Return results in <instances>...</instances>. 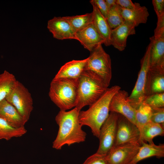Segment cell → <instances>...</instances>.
I'll list each match as a JSON object with an SVG mask.
<instances>
[{"label": "cell", "instance_id": "16", "mask_svg": "<svg viewBox=\"0 0 164 164\" xmlns=\"http://www.w3.org/2000/svg\"><path fill=\"white\" fill-rule=\"evenodd\" d=\"M88 58L82 60H73L62 66L54 79H78L83 72Z\"/></svg>", "mask_w": 164, "mask_h": 164}, {"label": "cell", "instance_id": "8", "mask_svg": "<svg viewBox=\"0 0 164 164\" xmlns=\"http://www.w3.org/2000/svg\"><path fill=\"white\" fill-rule=\"evenodd\" d=\"M118 114L110 112L108 117L101 126L97 154L106 155L114 146L116 135Z\"/></svg>", "mask_w": 164, "mask_h": 164}, {"label": "cell", "instance_id": "23", "mask_svg": "<svg viewBox=\"0 0 164 164\" xmlns=\"http://www.w3.org/2000/svg\"><path fill=\"white\" fill-rule=\"evenodd\" d=\"M24 126L15 128L0 118V139L8 141L13 138L21 137L27 132Z\"/></svg>", "mask_w": 164, "mask_h": 164}, {"label": "cell", "instance_id": "18", "mask_svg": "<svg viewBox=\"0 0 164 164\" xmlns=\"http://www.w3.org/2000/svg\"><path fill=\"white\" fill-rule=\"evenodd\" d=\"M0 118L15 128L24 126L26 123L15 108L5 99L0 103Z\"/></svg>", "mask_w": 164, "mask_h": 164}, {"label": "cell", "instance_id": "12", "mask_svg": "<svg viewBox=\"0 0 164 164\" xmlns=\"http://www.w3.org/2000/svg\"><path fill=\"white\" fill-rule=\"evenodd\" d=\"M47 27L55 39H75L76 32L65 16L54 17L48 21Z\"/></svg>", "mask_w": 164, "mask_h": 164}, {"label": "cell", "instance_id": "29", "mask_svg": "<svg viewBox=\"0 0 164 164\" xmlns=\"http://www.w3.org/2000/svg\"><path fill=\"white\" fill-rule=\"evenodd\" d=\"M152 108L151 121L164 127V107Z\"/></svg>", "mask_w": 164, "mask_h": 164}, {"label": "cell", "instance_id": "27", "mask_svg": "<svg viewBox=\"0 0 164 164\" xmlns=\"http://www.w3.org/2000/svg\"><path fill=\"white\" fill-rule=\"evenodd\" d=\"M106 19L112 29L120 26L125 21L122 14L121 8L117 4L109 10Z\"/></svg>", "mask_w": 164, "mask_h": 164}, {"label": "cell", "instance_id": "19", "mask_svg": "<svg viewBox=\"0 0 164 164\" xmlns=\"http://www.w3.org/2000/svg\"><path fill=\"white\" fill-rule=\"evenodd\" d=\"M152 156L158 158L164 156V144L157 145L154 143H142L138 151L129 164H137L139 161Z\"/></svg>", "mask_w": 164, "mask_h": 164}, {"label": "cell", "instance_id": "31", "mask_svg": "<svg viewBox=\"0 0 164 164\" xmlns=\"http://www.w3.org/2000/svg\"><path fill=\"white\" fill-rule=\"evenodd\" d=\"M98 10L106 19L109 9L104 0H93Z\"/></svg>", "mask_w": 164, "mask_h": 164}, {"label": "cell", "instance_id": "20", "mask_svg": "<svg viewBox=\"0 0 164 164\" xmlns=\"http://www.w3.org/2000/svg\"><path fill=\"white\" fill-rule=\"evenodd\" d=\"M90 2L93 8V23L95 28L104 40V44L106 46L111 45L110 36L112 29L106 19L99 12L93 1Z\"/></svg>", "mask_w": 164, "mask_h": 164}, {"label": "cell", "instance_id": "11", "mask_svg": "<svg viewBox=\"0 0 164 164\" xmlns=\"http://www.w3.org/2000/svg\"><path fill=\"white\" fill-rule=\"evenodd\" d=\"M128 96L126 91L121 89L118 91L111 100L109 111L110 112L122 115L136 125V109L128 101Z\"/></svg>", "mask_w": 164, "mask_h": 164}, {"label": "cell", "instance_id": "25", "mask_svg": "<svg viewBox=\"0 0 164 164\" xmlns=\"http://www.w3.org/2000/svg\"><path fill=\"white\" fill-rule=\"evenodd\" d=\"M65 17L76 32L93 22L92 12L84 15Z\"/></svg>", "mask_w": 164, "mask_h": 164}, {"label": "cell", "instance_id": "13", "mask_svg": "<svg viewBox=\"0 0 164 164\" xmlns=\"http://www.w3.org/2000/svg\"><path fill=\"white\" fill-rule=\"evenodd\" d=\"M75 39L78 41L84 48L90 52L98 45L104 43V39L96 29L93 22L76 32Z\"/></svg>", "mask_w": 164, "mask_h": 164}, {"label": "cell", "instance_id": "9", "mask_svg": "<svg viewBox=\"0 0 164 164\" xmlns=\"http://www.w3.org/2000/svg\"><path fill=\"white\" fill-rule=\"evenodd\" d=\"M118 115L114 146L129 142L139 143L140 132L136 125L122 115Z\"/></svg>", "mask_w": 164, "mask_h": 164}, {"label": "cell", "instance_id": "3", "mask_svg": "<svg viewBox=\"0 0 164 164\" xmlns=\"http://www.w3.org/2000/svg\"><path fill=\"white\" fill-rule=\"evenodd\" d=\"M108 87L98 76L84 70L78 79L77 99L75 107L80 111L84 107L90 106L103 94Z\"/></svg>", "mask_w": 164, "mask_h": 164}, {"label": "cell", "instance_id": "2", "mask_svg": "<svg viewBox=\"0 0 164 164\" xmlns=\"http://www.w3.org/2000/svg\"><path fill=\"white\" fill-rule=\"evenodd\" d=\"M121 87L114 85L108 88L103 94L85 111H80L79 120L83 126L91 128L93 135L98 138L101 128L108 117L111 100Z\"/></svg>", "mask_w": 164, "mask_h": 164}, {"label": "cell", "instance_id": "4", "mask_svg": "<svg viewBox=\"0 0 164 164\" xmlns=\"http://www.w3.org/2000/svg\"><path fill=\"white\" fill-rule=\"evenodd\" d=\"M78 79L53 78L51 82L49 95L60 110L66 111L75 107Z\"/></svg>", "mask_w": 164, "mask_h": 164}, {"label": "cell", "instance_id": "17", "mask_svg": "<svg viewBox=\"0 0 164 164\" xmlns=\"http://www.w3.org/2000/svg\"><path fill=\"white\" fill-rule=\"evenodd\" d=\"M163 92L164 70L149 69L147 74L145 87L146 97Z\"/></svg>", "mask_w": 164, "mask_h": 164}, {"label": "cell", "instance_id": "35", "mask_svg": "<svg viewBox=\"0 0 164 164\" xmlns=\"http://www.w3.org/2000/svg\"><path fill=\"white\" fill-rule=\"evenodd\" d=\"M105 1L109 10L116 4V0H105Z\"/></svg>", "mask_w": 164, "mask_h": 164}, {"label": "cell", "instance_id": "1", "mask_svg": "<svg viewBox=\"0 0 164 164\" xmlns=\"http://www.w3.org/2000/svg\"><path fill=\"white\" fill-rule=\"evenodd\" d=\"M80 111L75 107L69 111L60 110L56 116L55 120L59 128L53 142V148L60 150L65 145L70 146L85 141L87 134L79 121Z\"/></svg>", "mask_w": 164, "mask_h": 164}, {"label": "cell", "instance_id": "30", "mask_svg": "<svg viewBox=\"0 0 164 164\" xmlns=\"http://www.w3.org/2000/svg\"><path fill=\"white\" fill-rule=\"evenodd\" d=\"M83 164H109L106 155H100L97 153L89 157Z\"/></svg>", "mask_w": 164, "mask_h": 164}, {"label": "cell", "instance_id": "34", "mask_svg": "<svg viewBox=\"0 0 164 164\" xmlns=\"http://www.w3.org/2000/svg\"><path fill=\"white\" fill-rule=\"evenodd\" d=\"M157 18V26L154 30V36L164 34V14Z\"/></svg>", "mask_w": 164, "mask_h": 164}, {"label": "cell", "instance_id": "21", "mask_svg": "<svg viewBox=\"0 0 164 164\" xmlns=\"http://www.w3.org/2000/svg\"><path fill=\"white\" fill-rule=\"evenodd\" d=\"M121 10L125 21L132 23L135 27L140 24L145 23L149 15L147 8L145 6H141L138 3L134 9L127 10L121 8Z\"/></svg>", "mask_w": 164, "mask_h": 164}, {"label": "cell", "instance_id": "28", "mask_svg": "<svg viewBox=\"0 0 164 164\" xmlns=\"http://www.w3.org/2000/svg\"><path fill=\"white\" fill-rule=\"evenodd\" d=\"M142 102L152 108L164 107V92L146 96Z\"/></svg>", "mask_w": 164, "mask_h": 164}, {"label": "cell", "instance_id": "5", "mask_svg": "<svg viewBox=\"0 0 164 164\" xmlns=\"http://www.w3.org/2000/svg\"><path fill=\"white\" fill-rule=\"evenodd\" d=\"M84 70L100 77L108 87L112 77L111 60L100 44L90 52Z\"/></svg>", "mask_w": 164, "mask_h": 164}, {"label": "cell", "instance_id": "6", "mask_svg": "<svg viewBox=\"0 0 164 164\" xmlns=\"http://www.w3.org/2000/svg\"><path fill=\"white\" fill-rule=\"evenodd\" d=\"M5 100L15 108L26 123L33 108V99L27 88L17 80Z\"/></svg>", "mask_w": 164, "mask_h": 164}, {"label": "cell", "instance_id": "7", "mask_svg": "<svg viewBox=\"0 0 164 164\" xmlns=\"http://www.w3.org/2000/svg\"><path fill=\"white\" fill-rule=\"evenodd\" d=\"M151 46L150 42L141 60L140 69L135 86L128 98L129 102L136 109L142 103L146 97L145 87L147 74L150 67Z\"/></svg>", "mask_w": 164, "mask_h": 164}, {"label": "cell", "instance_id": "32", "mask_svg": "<svg viewBox=\"0 0 164 164\" xmlns=\"http://www.w3.org/2000/svg\"><path fill=\"white\" fill-rule=\"evenodd\" d=\"M152 3L157 17L164 14V0H153Z\"/></svg>", "mask_w": 164, "mask_h": 164}, {"label": "cell", "instance_id": "22", "mask_svg": "<svg viewBox=\"0 0 164 164\" xmlns=\"http://www.w3.org/2000/svg\"><path fill=\"white\" fill-rule=\"evenodd\" d=\"M139 143L142 142L149 144L154 143L153 138L157 136L164 135V127L150 121L144 125L140 129Z\"/></svg>", "mask_w": 164, "mask_h": 164}, {"label": "cell", "instance_id": "26", "mask_svg": "<svg viewBox=\"0 0 164 164\" xmlns=\"http://www.w3.org/2000/svg\"><path fill=\"white\" fill-rule=\"evenodd\" d=\"M152 108L142 102L136 109L135 124L139 130L145 124L151 121Z\"/></svg>", "mask_w": 164, "mask_h": 164}, {"label": "cell", "instance_id": "15", "mask_svg": "<svg viewBox=\"0 0 164 164\" xmlns=\"http://www.w3.org/2000/svg\"><path fill=\"white\" fill-rule=\"evenodd\" d=\"M135 26L129 22H125L120 26L111 30L110 44L120 51L126 47L128 36L135 34Z\"/></svg>", "mask_w": 164, "mask_h": 164}, {"label": "cell", "instance_id": "24", "mask_svg": "<svg viewBox=\"0 0 164 164\" xmlns=\"http://www.w3.org/2000/svg\"><path fill=\"white\" fill-rule=\"evenodd\" d=\"M17 80L12 73L5 70L0 74V103L5 99L13 88Z\"/></svg>", "mask_w": 164, "mask_h": 164}, {"label": "cell", "instance_id": "10", "mask_svg": "<svg viewBox=\"0 0 164 164\" xmlns=\"http://www.w3.org/2000/svg\"><path fill=\"white\" fill-rule=\"evenodd\" d=\"M141 144L129 142L114 146L106 155L109 164H129L135 155Z\"/></svg>", "mask_w": 164, "mask_h": 164}, {"label": "cell", "instance_id": "14", "mask_svg": "<svg viewBox=\"0 0 164 164\" xmlns=\"http://www.w3.org/2000/svg\"><path fill=\"white\" fill-rule=\"evenodd\" d=\"M151 44L149 69L164 70V34L150 38Z\"/></svg>", "mask_w": 164, "mask_h": 164}, {"label": "cell", "instance_id": "33", "mask_svg": "<svg viewBox=\"0 0 164 164\" xmlns=\"http://www.w3.org/2000/svg\"><path fill=\"white\" fill-rule=\"evenodd\" d=\"M116 3L121 8L127 10L134 9L137 4V3H133L131 0H116Z\"/></svg>", "mask_w": 164, "mask_h": 164}]
</instances>
